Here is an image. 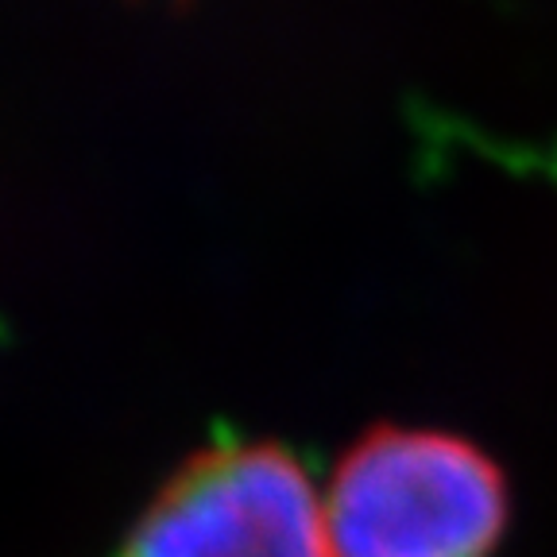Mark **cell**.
Listing matches in <instances>:
<instances>
[{
    "label": "cell",
    "instance_id": "6da1fadb",
    "mask_svg": "<svg viewBox=\"0 0 557 557\" xmlns=\"http://www.w3.org/2000/svg\"><path fill=\"white\" fill-rule=\"evenodd\" d=\"M333 557H496L515 519L487 445L434 422H375L322 480Z\"/></svg>",
    "mask_w": 557,
    "mask_h": 557
},
{
    "label": "cell",
    "instance_id": "7a4b0ae2",
    "mask_svg": "<svg viewBox=\"0 0 557 557\" xmlns=\"http://www.w3.org/2000/svg\"><path fill=\"white\" fill-rule=\"evenodd\" d=\"M124 557H333L322 480L278 442H225L174 472Z\"/></svg>",
    "mask_w": 557,
    "mask_h": 557
}]
</instances>
